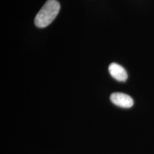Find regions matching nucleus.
I'll list each match as a JSON object with an SVG mask.
<instances>
[{
  "label": "nucleus",
  "instance_id": "2",
  "mask_svg": "<svg viewBox=\"0 0 154 154\" xmlns=\"http://www.w3.org/2000/svg\"><path fill=\"white\" fill-rule=\"evenodd\" d=\"M110 99L113 104L122 108H131L134 105V100L130 96L123 93H113Z\"/></svg>",
  "mask_w": 154,
  "mask_h": 154
},
{
  "label": "nucleus",
  "instance_id": "1",
  "mask_svg": "<svg viewBox=\"0 0 154 154\" xmlns=\"http://www.w3.org/2000/svg\"><path fill=\"white\" fill-rule=\"evenodd\" d=\"M60 11V4L57 0H47L36 14L34 23L36 26L44 28L54 20Z\"/></svg>",
  "mask_w": 154,
  "mask_h": 154
},
{
  "label": "nucleus",
  "instance_id": "3",
  "mask_svg": "<svg viewBox=\"0 0 154 154\" xmlns=\"http://www.w3.org/2000/svg\"><path fill=\"white\" fill-rule=\"evenodd\" d=\"M109 72L112 77L119 82H126L128 78V74L125 69L116 63H112L109 65Z\"/></svg>",
  "mask_w": 154,
  "mask_h": 154
}]
</instances>
